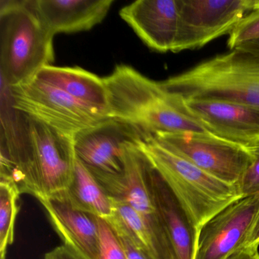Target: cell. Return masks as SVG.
Masks as SVG:
<instances>
[{"label": "cell", "instance_id": "obj_22", "mask_svg": "<svg viewBox=\"0 0 259 259\" xmlns=\"http://www.w3.org/2000/svg\"><path fill=\"white\" fill-rule=\"evenodd\" d=\"M252 162L238 184L242 196L259 192V145L252 147Z\"/></svg>", "mask_w": 259, "mask_h": 259}, {"label": "cell", "instance_id": "obj_21", "mask_svg": "<svg viewBox=\"0 0 259 259\" xmlns=\"http://www.w3.org/2000/svg\"><path fill=\"white\" fill-rule=\"evenodd\" d=\"M98 218L100 236V258L128 259L117 233L107 220Z\"/></svg>", "mask_w": 259, "mask_h": 259}, {"label": "cell", "instance_id": "obj_13", "mask_svg": "<svg viewBox=\"0 0 259 259\" xmlns=\"http://www.w3.org/2000/svg\"><path fill=\"white\" fill-rule=\"evenodd\" d=\"M119 16L148 48L172 52L179 29L178 0H138Z\"/></svg>", "mask_w": 259, "mask_h": 259}, {"label": "cell", "instance_id": "obj_11", "mask_svg": "<svg viewBox=\"0 0 259 259\" xmlns=\"http://www.w3.org/2000/svg\"><path fill=\"white\" fill-rule=\"evenodd\" d=\"M259 216V192L234 200L201 227L195 259H228L245 246Z\"/></svg>", "mask_w": 259, "mask_h": 259}, {"label": "cell", "instance_id": "obj_25", "mask_svg": "<svg viewBox=\"0 0 259 259\" xmlns=\"http://www.w3.org/2000/svg\"><path fill=\"white\" fill-rule=\"evenodd\" d=\"M259 245L242 247L228 259H259Z\"/></svg>", "mask_w": 259, "mask_h": 259}, {"label": "cell", "instance_id": "obj_8", "mask_svg": "<svg viewBox=\"0 0 259 259\" xmlns=\"http://www.w3.org/2000/svg\"><path fill=\"white\" fill-rule=\"evenodd\" d=\"M152 166L139 145L127 149L122 174L105 175L91 172L112 200L125 203L140 213L157 239L165 258L175 259L151 193L150 175Z\"/></svg>", "mask_w": 259, "mask_h": 259}, {"label": "cell", "instance_id": "obj_16", "mask_svg": "<svg viewBox=\"0 0 259 259\" xmlns=\"http://www.w3.org/2000/svg\"><path fill=\"white\" fill-rule=\"evenodd\" d=\"M48 29L60 33L89 31L101 23L113 0H29Z\"/></svg>", "mask_w": 259, "mask_h": 259}, {"label": "cell", "instance_id": "obj_26", "mask_svg": "<svg viewBox=\"0 0 259 259\" xmlns=\"http://www.w3.org/2000/svg\"><path fill=\"white\" fill-rule=\"evenodd\" d=\"M248 245H259V216L248 236L245 246Z\"/></svg>", "mask_w": 259, "mask_h": 259}, {"label": "cell", "instance_id": "obj_7", "mask_svg": "<svg viewBox=\"0 0 259 259\" xmlns=\"http://www.w3.org/2000/svg\"><path fill=\"white\" fill-rule=\"evenodd\" d=\"M153 136L201 170L237 187L253 160L252 147L243 146L210 133H160Z\"/></svg>", "mask_w": 259, "mask_h": 259}, {"label": "cell", "instance_id": "obj_15", "mask_svg": "<svg viewBox=\"0 0 259 259\" xmlns=\"http://www.w3.org/2000/svg\"><path fill=\"white\" fill-rule=\"evenodd\" d=\"M150 186L175 259H195L199 230L154 166L150 175Z\"/></svg>", "mask_w": 259, "mask_h": 259}, {"label": "cell", "instance_id": "obj_14", "mask_svg": "<svg viewBox=\"0 0 259 259\" xmlns=\"http://www.w3.org/2000/svg\"><path fill=\"white\" fill-rule=\"evenodd\" d=\"M63 245L81 259L100 258L96 216L72 207L61 195L38 199Z\"/></svg>", "mask_w": 259, "mask_h": 259}, {"label": "cell", "instance_id": "obj_6", "mask_svg": "<svg viewBox=\"0 0 259 259\" xmlns=\"http://www.w3.org/2000/svg\"><path fill=\"white\" fill-rule=\"evenodd\" d=\"M9 92L15 110L71 136L110 118L35 78L9 88Z\"/></svg>", "mask_w": 259, "mask_h": 259}, {"label": "cell", "instance_id": "obj_23", "mask_svg": "<svg viewBox=\"0 0 259 259\" xmlns=\"http://www.w3.org/2000/svg\"><path fill=\"white\" fill-rule=\"evenodd\" d=\"M116 232V231H115ZM117 233L120 239L121 242L123 245L128 259H151L146 253L144 252L142 250L136 246L128 237L122 233Z\"/></svg>", "mask_w": 259, "mask_h": 259}, {"label": "cell", "instance_id": "obj_19", "mask_svg": "<svg viewBox=\"0 0 259 259\" xmlns=\"http://www.w3.org/2000/svg\"><path fill=\"white\" fill-rule=\"evenodd\" d=\"M21 193L13 183L0 181V257L7 256L9 245L14 242L15 224L19 213Z\"/></svg>", "mask_w": 259, "mask_h": 259}, {"label": "cell", "instance_id": "obj_1", "mask_svg": "<svg viewBox=\"0 0 259 259\" xmlns=\"http://www.w3.org/2000/svg\"><path fill=\"white\" fill-rule=\"evenodd\" d=\"M110 116L130 122L154 136L160 133H208L185 110L181 99L158 81L128 65L120 64L104 78Z\"/></svg>", "mask_w": 259, "mask_h": 259}, {"label": "cell", "instance_id": "obj_12", "mask_svg": "<svg viewBox=\"0 0 259 259\" xmlns=\"http://www.w3.org/2000/svg\"><path fill=\"white\" fill-rule=\"evenodd\" d=\"M180 99L186 111L208 133L245 147L259 145V107L218 100Z\"/></svg>", "mask_w": 259, "mask_h": 259}, {"label": "cell", "instance_id": "obj_24", "mask_svg": "<svg viewBox=\"0 0 259 259\" xmlns=\"http://www.w3.org/2000/svg\"><path fill=\"white\" fill-rule=\"evenodd\" d=\"M45 259H81L66 245L56 247L45 254Z\"/></svg>", "mask_w": 259, "mask_h": 259}, {"label": "cell", "instance_id": "obj_18", "mask_svg": "<svg viewBox=\"0 0 259 259\" xmlns=\"http://www.w3.org/2000/svg\"><path fill=\"white\" fill-rule=\"evenodd\" d=\"M58 195L74 208L94 216L107 219L113 213L110 195L77 157L72 183L65 192Z\"/></svg>", "mask_w": 259, "mask_h": 259}, {"label": "cell", "instance_id": "obj_28", "mask_svg": "<svg viewBox=\"0 0 259 259\" xmlns=\"http://www.w3.org/2000/svg\"><path fill=\"white\" fill-rule=\"evenodd\" d=\"M0 259H6V257H0Z\"/></svg>", "mask_w": 259, "mask_h": 259}, {"label": "cell", "instance_id": "obj_20", "mask_svg": "<svg viewBox=\"0 0 259 259\" xmlns=\"http://www.w3.org/2000/svg\"><path fill=\"white\" fill-rule=\"evenodd\" d=\"M259 39V0L247 13L230 34L227 45L230 51L240 45Z\"/></svg>", "mask_w": 259, "mask_h": 259}, {"label": "cell", "instance_id": "obj_17", "mask_svg": "<svg viewBox=\"0 0 259 259\" xmlns=\"http://www.w3.org/2000/svg\"><path fill=\"white\" fill-rule=\"evenodd\" d=\"M34 78L111 117L108 91L104 78L80 67H58L52 65L42 68Z\"/></svg>", "mask_w": 259, "mask_h": 259}, {"label": "cell", "instance_id": "obj_10", "mask_svg": "<svg viewBox=\"0 0 259 259\" xmlns=\"http://www.w3.org/2000/svg\"><path fill=\"white\" fill-rule=\"evenodd\" d=\"M148 136L130 122L107 118L75 136V154L91 172L118 175L123 171L127 149Z\"/></svg>", "mask_w": 259, "mask_h": 259}, {"label": "cell", "instance_id": "obj_5", "mask_svg": "<svg viewBox=\"0 0 259 259\" xmlns=\"http://www.w3.org/2000/svg\"><path fill=\"white\" fill-rule=\"evenodd\" d=\"M146 154L198 230L220 210L242 197L237 186L201 170L166 148L154 136L140 144Z\"/></svg>", "mask_w": 259, "mask_h": 259}, {"label": "cell", "instance_id": "obj_4", "mask_svg": "<svg viewBox=\"0 0 259 259\" xmlns=\"http://www.w3.org/2000/svg\"><path fill=\"white\" fill-rule=\"evenodd\" d=\"M54 34L29 0L0 1V66L9 88L34 78L54 61Z\"/></svg>", "mask_w": 259, "mask_h": 259}, {"label": "cell", "instance_id": "obj_3", "mask_svg": "<svg viewBox=\"0 0 259 259\" xmlns=\"http://www.w3.org/2000/svg\"><path fill=\"white\" fill-rule=\"evenodd\" d=\"M22 116L16 157L28 193L38 200L65 192L75 169V136Z\"/></svg>", "mask_w": 259, "mask_h": 259}, {"label": "cell", "instance_id": "obj_27", "mask_svg": "<svg viewBox=\"0 0 259 259\" xmlns=\"http://www.w3.org/2000/svg\"><path fill=\"white\" fill-rule=\"evenodd\" d=\"M236 48L248 51V52L251 53V54L259 57V39L258 40L244 44V45H240Z\"/></svg>", "mask_w": 259, "mask_h": 259}, {"label": "cell", "instance_id": "obj_9", "mask_svg": "<svg viewBox=\"0 0 259 259\" xmlns=\"http://www.w3.org/2000/svg\"><path fill=\"white\" fill-rule=\"evenodd\" d=\"M179 29L174 53L199 49L230 34L255 0H178Z\"/></svg>", "mask_w": 259, "mask_h": 259}, {"label": "cell", "instance_id": "obj_2", "mask_svg": "<svg viewBox=\"0 0 259 259\" xmlns=\"http://www.w3.org/2000/svg\"><path fill=\"white\" fill-rule=\"evenodd\" d=\"M160 84L182 99L218 100L259 107V57L235 48Z\"/></svg>", "mask_w": 259, "mask_h": 259}]
</instances>
